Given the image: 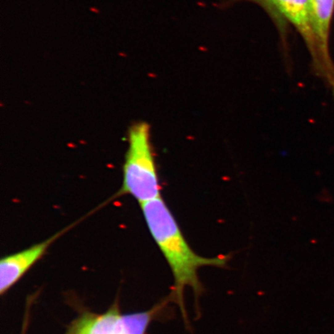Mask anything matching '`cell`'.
<instances>
[{
    "label": "cell",
    "instance_id": "1",
    "mask_svg": "<svg viewBox=\"0 0 334 334\" xmlns=\"http://www.w3.org/2000/svg\"><path fill=\"white\" fill-rule=\"evenodd\" d=\"M140 205L149 232L170 267L174 278L173 299L179 305L187 321L185 289H192L195 298H199L204 287L200 281L198 270L205 266L225 267L228 256L207 258L193 251L161 196Z\"/></svg>",
    "mask_w": 334,
    "mask_h": 334
},
{
    "label": "cell",
    "instance_id": "2",
    "mask_svg": "<svg viewBox=\"0 0 334 334\" xmlns=\"http://www.w3.org/2000/svg\"><path fill=\"white\" fill-rule=\"evenodd\" d=\"M128 142L120 193L131 195L142 204L160 196L149 124L138 122L132 125Z\"/></svg>",
    "mask_w": 334,
    "mask_h": 334
},
{
    "label": "cell",
    "instance_id": "3",
    "mask_svg": "<svg viewBox=\"0 0 334 334\" xmlns=\"http://www.w3.org/2000/svg\"><path fill=\"white\" fill-rule=\"evenodd\" d=\"M156 310L122 315L115 303L104 313H83L68 326L64 334H145Z\"/></svg>",
    "mask_w": 334,
    "mask_h": 334
},
{
    "label": "cell",
    "instance_id": "4",
    "mask_svg": "<svg viewBox=\"0 0 334 334\" xmlns=\"http://www.w3.org/2000/svg\"><path fill=\"white\" fill-rule=\"evenodd\" d=\"M310 6L312 26L320 54V75L327 81L334 92V64L331 59L329 47L334 0H310Z\"/></svg>",
    "mask_w": 334,
    "mask_h": 334
},
{
    "label": "cell",
    "instance_id": "5",
    "mask_svg": "<svg viewBox=\"0 0 334 334\" xmlns=\"http://www.w3.org/2000/svg\"><path fill=\"white\" fill-rule=\"evenodd\" d=\"M273 2L285 20L301 35L310 53L314 69L320 74V54L312 26L310 0H273Z\"/></svg>",
    "mask_w": 334,
    "mask_h": 334
},
{
    "label": "cell",
    "instance_id": "6",
    "mask_svg": "<svg viewBox=\"0 0 334 334\" xmlns=\"http://www.w3.org/2000/svg\"><path fill=\"white\" fill-rule=\"evenodd\" d=\"M63 232L28 248L2 258L0 261V293L3 295L13 287L31 267L42 258L49 247Z\"/></svg>",
    "mask_w": 334,
    "mask_h": 334
},
{
    "label": "cell",
    "instance_id": "7",
    "mask_svg": "<svg viewBox=\"0 0 334 334\" xmlns=\"http://www.w3.org/2000/svg\"><path fill=\"white\" fill-rule=\"evenodd\" d=\"M244 1L253 2L262 7L264 11L268 15L274 25L278 30L282 40L286 43L288 33V23L285 20L279 12L278 11L273 2V0H231V2L233 3L237 2H244Z\"/></svg>",
    "mask_w": 334,
    "mask_h": 334
}]
</instances>
